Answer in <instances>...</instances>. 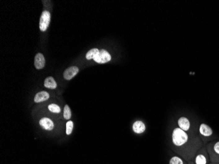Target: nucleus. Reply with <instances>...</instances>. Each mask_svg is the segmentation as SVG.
<instances>
[{"label": "nucleus", "mask_w": 219, "mask_h": 164, "mask_svg": "<svg viewBox=\"0 0 219 164\" xmlns=\"http://www.w3.org/2000/svg\"><path fill=\"white\" fill-rule=\"evenodd\" d=\"M172 139L173 143L176 146H180L187 142L188 137L186 132L182 129L181 128H175L173 132Z\"/></svg>", "instance_id": "obj_1"}, {"label": "nucleus", "mask_w": 219, "mask_h": 164, "mask_svg": "<svg viewBox=\"0 0 219 164\" xmlns=\"http://www.w3.org/2000/svg\"><path fill=\"white\" fill-rule=\"evenodd\" d=\"M50 14L47 11H44L42 13L40 20V29L42 32L46 31L50 23Z\"/></svg>", "instance_id": "obj_2"}, {"label": "nucleus", "mask_w": 219, "mask_h": 164, "mask_svg": "<svg viewBox=\"0 0 219 164\" xmlns=\"http://www.w3.org/2000/svg\"><path fill=\"white\" fill-rule=\"evenodd\" d=\"M93 60L95 62H97V63H100V64L106 63L111 60V55L107 51L102 49L100 51L99 54L95 56Z\"/></svg>", "instance_id": "obj_3"}, {"label": "nucleus", "mask_w": 219, "mask_h": 164, "mask_svg": "<svg viewBox=\"0 0 219 164\" xmlns=\"http://www.w3.org/2000/svg\"><path fill=\"white\" fill-rule=\"evenodd\" d=\"M78 72H79V69L77 66H70L64 72V78L66 80H70L77 74Z\"/></svg>", "instance_id": "obj_4"}, {"label": "nucleus", "mask_w": 219, "mask_h": 164, "mask_svg": "<svg viewBox=\"0 0 219 164\" xmlns=\"http://www.w3.org/2000/svg\"><path fill=\"white\" fill-rule=\"evenodd\" d=\"M46 64V60L42 53H37L35 56L34 59V66L37 69H42Z\"/></svg>", "instance_id": "obj_5"}, {"label": "nucleus", "mask_w": 219, "mask_h": 164, "mask_svg": "<svg viewBox=\"0 0 219 164\" xmlns=\"http://www.w3.org/2000/svg\"><path fill=\"white\" fill-rule=\"evenodd\" d=\"M40 124L42 127L48 131H51L54 128V123L51 120L47 117H43L40 121Z\"/></svg>", "instance_id": "obj_6"}, {"label": "nucleus", "mask_w": 219, "mask_h": 164, "mask_svg": "<svg viewBox=\"0 0 219 164\" xmlns=\"http://www.w3.org/2000/svg\"><path fill=\"white\" fill-rule=\"evenodd\" d=\"M133 129L134 132H135L136 133L140 134L143 133L145 129H146V127L144 123L143 122H142L141 121H137L134 123L133 126Z\"/></svg>", "instance_id": "obj_7"}, {"label": "nucleus", "mask_w": 219, "mask_h": 164, "mask_svg": "<svg viewBox=\"0 0 219 164\" xmlns=\"http://www.w3.org/2000/svg\"><path fill=\"white\" fill-rule=\"evenodd\" d=\"M199 132L205 137H209L212 134V130L209 126L202 123L199 127Z\"/></svg>", "instance_id": "obj_8"}, {"label": "nucleus", "mask_w": 219, "mask_h": 164, "mask_svg": "<svg viewBox=\"0 0 219 164\" xmlns=\"http://www.w3.org/2000/svg\"><path fill=\"white\" fill-rule=\"evenodd\" d=\"M178 123L180 128L182 129L184 131H188V130L190 129V122L186 117H182L180 118L178 121Z\"/></svg>", "instance_id": "obj_9"}, {"label": "nucleus", "mask_w": 219, "mask_h": 164, "mask_svg": "<svg viewBox=\"0 0 219 164\" xmlns=\"http://www.w3.org/2000/svg\"><path fill=\"white\" fill-rule=\"evenodd\" d=\"M49 98V95L46 91H41L37 93L34 97L36 103H41V102L47 100Z\"/></svg>", "instance_id": "obj_10"}, {"label": "nucleus", "mask_w": 219, "mask_h": 164, "mask_svg": "<svg viewBox=\"0 0 219 164\" xmlns=\"http://www.w3.org/2000/svg\"><path fill=\"white\" fill-rule=\"evenodd\" d=\"M44 86L49 89H54L55 88H57V82H55L53 77H48L46 79V80L44 82Z\"/></svg>", "instance_id": "obj_11"}, {"label": "nucleus", "mask_w": 219, "mask_h": 164, "mask_svg": "<svg viewBox=\"0 0 219 164\" xmlns=\"http://www.w3.org/2000/svg\"><path fill=\"white\" fill-rule=\"evenodd\" d=\"M99 51H100L98 49H97V48H93V49H91L87 53V54H86V59L87 60L94 59V58L95 57V56H96L99 54Z\"/></svg>", "instance_id": "obj_12"}, {"label": "nucleus", "mask_w": 219, "mask_h": 164, "mask_svg": "<svg viewBox=\"0 0 219 164\" xmlns=\"http://www.w3.org/2000/svg\"><path fill=\"white\" fill-rule=\"evenodd\" d=\"M71 116H72V113L70 109V107L68 106V105H66L64 106V117L66 119V120H69V119L71 117Z\"/></svg>", "instance_id": "obj_13"}, {"label": "nucleus", "mask_w": 219, "mask_h": 164, "mask_svg": "<svg viewBox=\"0 0 219 164\" xmlns=\"http://www.w3.org/2000/svg\"><path fill=\"white\" fill-rule=\"evenodd\" d=\"M48 109L50 112H52L53 113H59L60 112V107L55 104H51L49 105Z\"/></svg>", "instance_id": "obj_14"}, {"label": "nucleus", "mask_w": 219, "mask_h": 164, "mask_svg": "<svg viewBox=\"0 0 219 164\" xmlns=\"http://www.w3.org/2000/svg\"><path fill=\"white\" fill-rule=\"evenodd\" d=\"M196 164H206V158L204 155H198L195 159Z\"/></svg>", "instance_id": "obj_15"}, {"label": "nucleus", "mask_w": 219, "mask_h": 164, "mask_svg": "<svg viewBox=\"0 0 219 164\" xmlns=\"http://www.w3.org/2000/svg\"><path fill=\"white\" fill-rule=\"evenodd\" d=\"M73 126H74V124H73V122L72 121H68L66 123V134L68 135L72 133Z\"/></svg>", "instance_id": "obj_16"}, {"label": "nucleus", "mask_w": 219, "mask_h": 164, "mask_svg": "<svg viewBox=\"0 0 219 164\" xmlns=\"http://www.w3.org/2000/svg\"><path fill=\"white\" fill-rule=\"evenodd\" d=\"M170 164H183V162L181 158L175 156L171 159Z\"/></svg>", "instance_id": "obj_17"}, {"label": "nucleus", "mask_w": 219, "mask_h": 164, "mask_svg": "<svg viewBox=\"0 0 219 164\" xmlns=\"http://www.w3.org/2000/svg\"><path fill=\"white\" fill-rule=\"evenodd\" d=\"M214 150L217 154H219V142H217L214 146Z\"/></svg>", "instance_id": "obj_18"}]
</instances>
